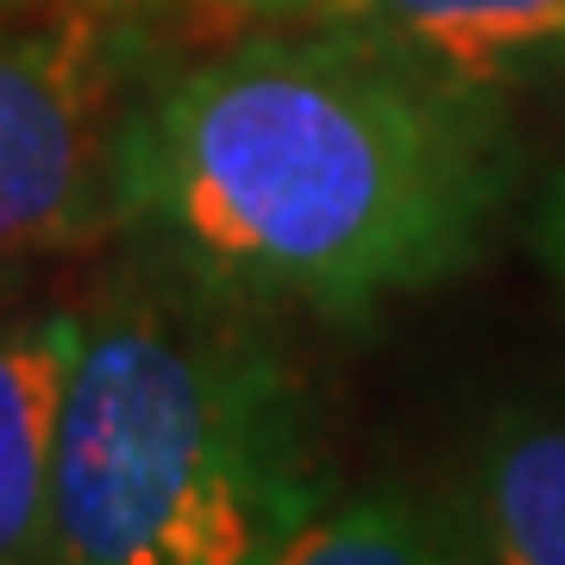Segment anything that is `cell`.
<instances>
[{
  "instance_id": "6da1fadb",
  "label": "cell",
  "mask_w": 565,
  "mask_h": 565,
  "mask_svg": "<svg viewBox=\"0 0 565 565\" xmlns=\"http://www.w3.org/2000/svg\"><path fill=\"white\" fill-rule=\"evenodd\" d=\"M509 182L490 88L321 25L182 70L120 120L114 207L182 282L321 321L452 277Z\"/></svg>"
},
{
  "instance_id": "7a4b0ae2",
  "label": "cell",
  "mask_w": 565,
  "mask_h": 565,
  "mask_svg": "<svg viewBox=\"0 0 565 565\" xmlns=\"http://www.w3.org/2000/svg\"><path fill=\"white\" fill-rule=\"evenodd\" d=\"M315 503L302 390L226 296L114 289L82 315L51 465L57 565H264Z\"/></svg>"
},
{
  "instance_id": "3957f363",
  "label": "cell",
  "mask_w": 565,
  "mask_h": 565,
  "mask_svg": "<svg viewBox=\"0 0 565 565\" xmlns=\"http://www.w3.org/2000/svg\"><path fill=\"white\" fill-rule=\"evenodd\" d=\"M114 63L88 20L0 25V258H39L120 226Z\"/></svg>"
},
{
  "instance_id": "277c9868",
  "label": "cell",
  "mask_w": 565,
  "mask_h": 565,
  "mask_svg": "<svg viewBox=\"0 0 565 565\" xmlns=\"http://www.w3.org/2000/svg\"><path fill=\"white\" fill-rule=\"evenodd\" d=\"M76 340V308L0 321V565H57L51 465H57V422Z\"/></svg>"
},
{
  "instance_id": "5b68a950",
  "label": "cell",
  "mask_w": 565,
  "mask_h": 565,
  "mask_svg": "<svg viewBox=\"0 0 565 565\" xmlns=\"http://www.w3.org/2000/svg\"><path fill=\"white\" fill-rule=\"evenodd\" d=\"M315 13L465 88H497L565 51V0H315Z\"/></svg>"
},
{
  "instance_id": "8992f818",
  "label": "cell",
  "mask_w": 565,
  "mask_h": 565,
  "mask_svg": "<svg viewBox=\"0 0 565 565\" xmlns=\"http://www.w3.org/2000/svg\"><path fill=\"white\" fill-rule=\"evenodd\" d=\"M478 565H565V415H503L465 478Z\"/></svg>"
},
{
  "instance_id": "52a82bcc",
  "label": "cell",
  "mask_w": 565,
  "mask_h": 565,
  "mask_svg": "<svg viewBox=\"0 0 565 565\" xmlns=\"http://www.w3.org/2000/svg\"><path fill=\"white\" fill-rule=\"evenodd\" d=\"M264 565H478L459 522H440L403 490L321 497Z\"/></svg>"
},
{
  "instance_id": "ba28073f",
  "label": "cell",
  "mask_w": 565,
  "mask_h": 565,
  "mask_svg": "<svg viewBox=\"0 0 565 565\" xmlns=\"http://www.w3.org/2000/svg\"><path fill=\"white\" fill-rule=\"evenodd\" d=\"M541 252L565 282V177L553 182V195H546V207H541Z\"/></svg>"
},
{
  "instance_id": "9c48e42d",
  "label": "cell",
  "mask_w": 565,
  "mask_h": 565,
  "mask_svg": "<svg viewBox=\"0 0 565 565\" xmlns=\"http://www.w3.org/2000/svg\"><path fill=\"white\" fill-rule=\"evenodd\" d=\"M214 7H252V13H289V7H315V0H214Z\"/></svg>"
}]
</instances>
